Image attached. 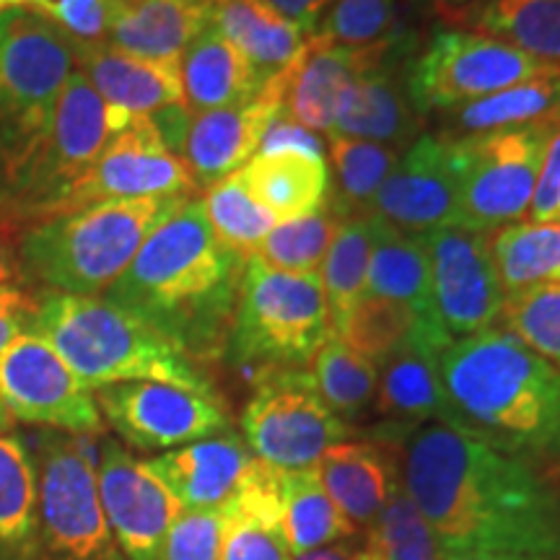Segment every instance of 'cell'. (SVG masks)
Here are the masks:
<instances>
[{
  "label": "cell",
  "instance_id": "obj_1",
  "mask_svg": "<svg viewBox=\"0 0 560 560\" xmlns=\"http://www.w3.org/2000/svg\"><path fill=\"white\" fill-rule=\"evenodd\" d=\"M376 439L400 454V486L444 550L560 552V488L535 465L444 423Z\"/></svg>",
  "mask_w": 560,
  "mask_h": 560
},
{
  "label": "cell",
  "instance_id": "obj_2",
  "mask_svg": "<svg viewBox=\"0 0 560 560\" xmlns=\"http://www.w3.org/2000/svg\"><path fill=\"white\" fill-rule=\"evenodd\" d=\"M247 262L215 240L202 202L190 198L151 231L104 299L202 366L226 353Z\"/></svg>",
  "mask_w": 560,
  "mask_h": 560
},
{
  "label": "cell",
  "instance_id": "obj_3",
  "mask_svg": "<svg viewBox=\"0 0 560 560\" xmlns=\"http://www.w3.org/2000/svg\"><path fill=\"white\" fill-rule=\"evenodd\" d=\"M444 425L527 465L560 459V371L490 327L441 350Z\"/></svg>",
  "mask_w": 560,
  "mask_h": 560
},
{
  "label": "cell",
  "instance_id": "obj_4",
  "mask_svg": "<svg viewBox=\"0 0 560 560\" xmlns=\"http://www.w3.org/2000/svg\"><path fill=\"white\" fill-rule=\"evenodd\" d=\"M26 332L45 340L91 392L120 382L215 392L200 363L104 296L39 291Z\"/></svg>",
  "mask_w": 560,
  "mask_h": 560
},
{
  "label": "cell",
  "instance_id": "obj_5",
  "mask_svg": "<svg viewBox=\"0 0 560 560\" xmlns=\"http://www.w3.org/2000/svg\"><path fill=\"white\" fill-rule=\"evenodd\" d=\"M190 198L120 200L32 223L19 234L26 285L70 296H102L172 213Z\"/></svg>",
  "mask_w": 560,
  "mask_h": 560
},
{
  "label": "cell",
  "instance_id": "obj_6",
  "mask_svg": "<svg viewBox=\"0 0 560 560\" xmlns=\"http://www.w3.org/2000/svg\"><path fill=\"white\" fill-rule=\"evenodd\" d=\"M75 70L73 37L32 9L0 13V223Z\"/></svg>",
  "mask_w": 560,
  "mask_h": 560
},
{
  "label": "cell",
  "instance_id": "obj_7",
  "mask_svg": "<svg viewBox=\"0 0 560 560\" xmlns=\"http://www.w3.org/2000/svg\"><path fill=\"white\" fill-rule=\"evenodd\" d=\"M330 335L319 272L270 270L252 257L223 353L231 366L306 369Z\"/></svg>",
  "mask_w": 560,
  "mask_h": 560
},
{
  "label": "cell",
  "instance_id": "obj_8",
  "mask_svg": "<svg viewBox=\"0 0 560 560\" xmlns=\"http://www.w3.org/2000/svg\"><path fill=\"white\" fill-rule=\"evenodd\" d=\"M558 122L560 112L522 128L454 138L459 172L457 226L493 234L527 219Z\"/></svg>",
  "mask_w": 560,
  "mask_h": 560
},
{
  "label": "cell",
  "instance_id": "obj_9",
  "mask_svg": "<svg viewBox=\"0 0 560 560\" xmlns=\"http://www.w3.org/2000/svg\"><path fill=\"white\" fill-rule=\"evenodd\" d=\"M32 454L47 560H125L104 516L86 436L45 431Z\"/></svg>",
  "mask_w": 560,
  "mask_h": 560
},
{
  "label": "cell",
  "instance_id": "obj_10",
  "mask_svg": "<svg viewBox=\"0 0 560 560\" xmlns=\"http://www.w3.org/2000/svg\"><path fill=\"white\" fill-rule=\"evenodd\" d=\"M560 66L542 62L503 42L457 26L436 30L418 47L408 66V91L420 115L465 107L516 83L558 73Z\"/></svg>",
  "mask_w": 560,
  "mask_h": 560
},
{
  "label": "cell",
  "instance_id": "obj_11",
  "mask_svg": "<svg viewBox=\"0 0 560 560\" xmlns=\"http://www.w3.org/2000/svg\"><path fill=\"white\" fill-rule=\"evenodd\" d=\"M242 433L252 457L280 472H301L314 470L350 429L319 397L312 371L272 369L257 374Z\"/></svg>",
  "mask_w": 560,
  "mask_h": 560
},
{
  "label": "cell",
  "instance_id": "obj_12",
  "mask_svg": "<svg viewBox=\"0 0 560 560\" xmlns=\"http://www.w3.org/2000/svg\"><path fill=\"white\" fill-rule=\"evenodd\" d=\"M112 132L107 107L79 68L60 91L52 128L30 164L13 198L9 226H32L52 219L62 200L100 159Z\"/></svg>",
  "mask_w": 560,
  "mask_h": 560
},
{
  "label": "cell",
  "instance_id": "obj_13",
  "mask_svg": "<svg viewBox=\"0 0 560 560\" xmlns=\"http://www.w3.org/2000/svg\"><path fill=\"white\" fill-rule=\"evenodd\" d=\"M109 429L138 452H170L231 431L219 392L164 382H120L94 389Z\"/></svg>",
  "mask_w": 560,
  "mask_h": 560
},
{
  "label": "cell",
  "instance_id": "obj_14",
  "mask_svg": "<svg viewBox=\"0 0 560 560\" xmlns=\"http://www.w3.org/2000/svg\"><path fill=\"white\" fill-rule=\"evenodd\" d=\"M429 255L431 312L444 338L454 342L499 325L503 285L490 257V234L457 223L420 234Z\"/></svg>",
  "mask_w": 560,
  "mask_h": 560
},
{
  "label": "cell",
  "instance_id": "obj_15",
  "mask_svg": "<svg viewBox=\"0 0 560 560\" xmlns=\"http://www.w3.org/2000/svg\"><path fill=\"white\" fill-rule=\"evenodd\" d=\"M0 405L13 420L45 431L73 436L104 433L94 392L32 332L19 335L0 355Z\"/></svg>",
  "mask_w": 560,
  "mask_h": 560
},
{
  "label": "cell",
  "instance_id": "obj_16",
  "mask_svg": "<svg viewBox=\"0 0 560 560\" xmlns=\"http://www.w3.org/2000/svg\"><path fill=\"white\" fill-rule=\"evenodd\" d=\"M195 182L185 161L166 149L151 117H138L112 136L94 166L60 202L52 219L120 200L192 198Z\"/></svg>",
  "mask_w": 560,
  "mask_h": 560
},
{
  "label": "cell",
  "instance_id": "obj_17",
  "mask_svg": "<svg viewBox=\"0 0 560 560\" xmlns=\"http://www.w3.org/2000/svg\"><path fill=\"white\" fill-rule=\"evenodd\" d=\"M96 482L109 532L125 560H164L166 540L182 506L153 478L145 462L132 457L120 441L104 439Z\"/></svg>",
  "mask_w": 560,
  "mask_h": 560
},
{
  "label": "cell",
  "instance_id": "obj_18",
  "mask_svg": "<svg viewBox=\"0 0 560 560\" xmlns=\"http://www.w3.org/2000/svg\"><path fill=\"white\" fill-rule=\"evenodd\" d=\"M459 172L452 136H420L371 202V215L405 234L457 223Z\"/></svg>",
  "mask_w": 560,
  "mask_h": 560
},
{
  "label": "cell",
  "instance_id": "obj_19",
  "mask_svg": "<svg viewBox=\"0 0 560 560\" xmlns=\"http://www.w3.org/2000/svg\"><path fill=\"white\" fill-rule=\"evenodd\" d=\"M289 81L291 66L265 81L249 102L190 115L179 159L190 172L195 190H210L255 159L265 128L285 107Z\"/></svg>",
  "mask_w": 560,
  "mask_h": 560
},
{
  "label": "cell",
  "instance_id": "obj_20",
  "mask_svg": "<svg viewBox=\"0 0 560 560\" xmlns=\"http://www.w3.org/2000/svg\"><path fill=\"white\" fill-rule=\"evenodd\" d=\"M418 45L408 34L397 39L392 52L376 68L350 83L332 132L389 149H410L420 138L423 115L416 109L408 91V66Z\"/></svg>",
  "mask_w": 560,
  "mask_h": 560
},
{
  "label": "cell",
  "instance_id": "obj_21",
  "mask_svg": "<svg viewBox=\"0 0 560 560\" xmlns=\"http://www.w3.org/2000/svg\"><path fill=\"white\" fill-rule=\"evenodd\" d=\"M73 50L75 68L102 96L115 136L138 117H153L174 104H185L179 62L138 58L109 42L73 39Z\"/></svg>",
  "mask_w": 560,
  "mask_h": 560
},
{
  "label": "cell",
  "instance_id": "obj_22",
  "mask_svg": "<svg viewBox=\"0 0 560 560\" xmlns=\"http://www.w3.org/2000/svg\"><path fill=\"white\" fill-rule=\"evenodd\" d=\"M400 37L395 34L369 47H335L310 34L291 62L285 112L314 132H332L350 83L384 62Z\"/></svg>",
  "mask_w": 560,
  "mask_h": 560
},
{
  "label": "cell",
  "instance_id": "obj_23",
  "mask_svg": "<svg viewBox=\"0 0 560 560\" xmlns=\"http://www.w3.org/2000/svg\"><path fill=\"white\" fill-rule=\"evenodd\" d=\"M244 439L221 433L145 459V467L174 495L182 511L223 506L252 467Z\"/></svg>",
  "mask_w": 560,
  "mask_h": 560
},
{
  "label": "cell",
  "instance_id": "obj_24",
  "mask_svg": "<svg viewBox=\"0 0 560 560\" xmlns=\"http://www.w3.org/2000/svg\"><path fill=\"white\" fill-rule=\"evenodd\" d=\"M446 342L431 330H418L380 363L374 408L397 431L423 423H444V392H441L439 359Z\"/></svg>",
  "mask_w": 560,
  "mask_h": 560
},
{
  "label": "cell",
  "instance_id": "obj_25",
  "mask_svg": "<svg viewBox=\"0 0 560 560\" xmlns=\"http://www.w3.org/2000/svg\"><path fill=\"white\" fill-rule=\"evenodd\" d=\"M221 560H291L283 532V472L255 459L223 503Z\"/></svg>",
  "mask_w": 560,
  "mask_h": 560
},
{
  "label": "cell",
  "instance_id": "obj_26",
  "mask_svg": "<svg viewBox=\"0 0 560 560\" xmlns=\"http://www.w3.org/2000/svg\"><path fill=\"white\" fill-rule=\"evenodd\" d=\"M314 472L335 506L353 527H371L400 482L395 454L374 441H340L325 452Z\"/></svg>",
  "mask_w": 560,
  "mask_h": 560
},
{
  "label": "cell",
  "instance_id": "obj_27",
  "mask_svg": "<svg viewBox=\"0 0 560 560\" xmlns=\"http://www.w3.org/2000/svg\"><path fill=\"white\" fill-rule=\"evenodd\" d=\"M208 21L247 58L260 83L289 68L310 37L265 0H210Z\"/></svg>",
  "mask_w": 560,
  "mask_h": 560
},
{
  "label": "cell",
  "instance_id": "obj_28",
  "mask_svg": "<svg viewBox=\"0 0 560 560\" xmlns=\"http://www.w3.org/2000/svg\"><path fill=\"white\" fill-rule=\"evenodd\" d=\"M208 26V5L195 0H140L115 11L107 42L145 60L179 62Z\"/></svg>",
  "mask_w": 560,
  "mask_h": 560
},
{
  "label": "cell",
  "instance_id": "obj_29",
  "mask_svg": "<svg viewBox=\"0 0 560 560\" xmlns=\"http://www.w3.org/2000/svg\"><path fill=\"white\" fill-rule=\"evenodd\" d=\"M179 70L185 107L190 115L236 107L262 89L247 58L223 39L210 21L182 55Z\"/></svg>",
  "mask_w": 560,
  "mask_h": 560
},
{
  "label": "cell",
  "instance_id": "obj_30",
  "mask_svg": "<svg viewBox=\"0 0 560 560\" xmlns=\"http://www.w3.org/2000/svg\"><path fill=\"white\" fill-rule=\"evenodd\" d=\"M242 185L252 200L276 221H293L317 213L330 195L325 159L304 153H268L255 156L240 170Z\"/></svg>",
  "mask_w": 560,
  "mask_h": 560
},
{
  "label": "cell",
  "instance_id": "obj_31",
  "mask_svg": "<svg viewBox=\"0 0 560 560\" xmlns=\"http://www.w3.org/2000/svg\"><path fill=\"white\" fill-rule=\"evenodd\" d=\"M444 19L560 66V0H475Z\"/></svg>",
  "mask_w": 560,
  "mask_h": 560
},
{
  "label": "cell",
  "instance_id": "obj_32",
  "mask_svg": "<svg viewBox=\"0 0 560 560\" xmlns=\"http://www.w3.org/2000/svg\"><path fill=\"white\" fill-rule=\"evenodd\" d=\"M371 257L366 293L408 306L425 325L439 330L431 312L429 255L416 234H405L369 213ZM441 332V330H439ZM444 335V332H441Z\"/></svg>",
  "mask_w": 560,
  "mask_h": 560
},
{
  "label": "cell",
  "instance_id": "obj_33",
  "mask_svg": "<svg viewBox=\"0 0 560 560\" xmlns=\"http://www.w3.org/2000/svg\"><path fill=\"white\" fill-rule=\"evenodd\" d=\"M0 560H47L39 535L37 465L24 439L0 433Z\"/></svg>",
  "mask_w": 560,
  "mask_h": 560
},
{
  "label": "cell",
  "instance_id": "obj_34",
  "mask_svg": "<svg viewBox=\"0 0 560 560\" xmlns=\"http://www.w3.org/2000/svg\"><path fill=\"white\" fill-rule=\"evenodd\" d=\"M560 112V70L490 94L486 100L446 112L444 136H480V132L522 128Z\"/></svg>",
  "mask_w": 560,
  "mask_h": 560
},
{
  "label": "cell",
  "instance_id": "obj_35",
  "mask_svg": "<svg viewBox=\"0 0 560 560\" xmlns=\"http://www.w3.org/2000/svg\"><path fill=\"white\" fill-rule=\"evenodd\" d=\"M490 257L503 293L560 280V223L520 221L490 234Z\"/></svg>",
  "mask_w": 560,
  "mask_h": 560
},
{
  "label": "cell",
  "instance_id": "obj_36",
  "mask_svg": "<svg viewBox=\"0 0 560 560\" xmlns=\"http://www.w3.org/2000/svg\"><path fill=\"white\" fill-rule=\"evenodd\" d=\"M283 532L291 556L327 548L355 535L342 511L325 493L314 470L283 472Z\"/></svg>",
  "mask_w": 560,
  "mask_h": 560
},
{
  "label": "cell",
  "instance_id": "obj_37",
  "mask_svg": "<svg viewBox=\"0 0 560 560\" xmlns=\"http://www.w3.org/2000/svg\"><path fill=\"white\" fill-rule=\"evenodd\" d=\"M327 153L335 166V185L327 202L342 219L369 215L376 192L400 161V151L369 140L327 136Z\"/></svg>",
  "mask_w": 560,
  "mask_h": 560
},
{
  "label": "cell",
  "instance_id": "obj_38",
  "mask_svg": "<svg viewBox=\"0 0 560 560\" xmlns=\"http://www.w3.org/2000/svg\"><path fill=\"white\" fill-rule=\"evenodd\" d=\"M312 376L319 397L342 423L366 416L376 400L380 371L335 335L325 340L312 359Z\"/></svg>",
  "mask_w": 560,
  "mask_h": 560
},
{
  "label": "cell",
  "instance_id": "obj_39",
  "mask_svg": "<svg viewBox=\"0 0 560 560\" xmlns=\"http://www.w3.org/2000/svg\"><path fill=\"white\" fill-rule=\"evenodd\" d=\"M371 257L369 215H350L340 223L338 234L322 262V289H325L330 332L335 335L346 322L353 304L366 293Z\"/></svg>",
  "mask_w": 560,
  "mask_h": 560
},
{
  "label": "cell",
  "instance_id": "obj_40",
  "mask_svg": "<svg viewBox=\"0 0 560 560\" xmlns=\"http://www.w3.org/2000/svg\"><path fill=\"white\" fill-rule=\"evenodd\" d=\"M418 330H431L441 335L439 330H433L431 325H425V322L420 319L416 312L408 310V306L363 293V296L353 304V310L348 312V317L340 325V330L335 332V338H340L348 348H353L355 353L363 355V359H369L374 366H380L382 361H387L389 355L395 353L397 348H402ZM441 338H444V335H441Z\"/></svg>",
  "mask_w": 560,
  "mask_h": 560
},
{
  "label": "cell",
  "instance_id": "obj_41",
  "mask_svg": "<svg viewBox=\"0 0 560 560\" xmlns=\"http://www.w3.org/2000/svg\"><path fill=\"white\" fill-rule=\"evenodd\" d=\"M342 221L346 219L338 210L330 202H325L317 213L276 223L265 234V240L257 244L252 257L268 265L270 270L317 272Z\"/></svg>",
  "mask_w": 560,
  "mask_h": 560
},
{
  "label": "cell",
  "instance_id": "obj_42",
  "mask_svg": "<svg viewBox=\"0 0 560 560\" xmlns=\"http://www.w3.org/2000/svg\"><path fill=\"white\" fill-rule=\"evenodd\" d=\"M200 202L215 240L226 249L244 257V260H252L257 244L276 226L272 223L276 219H272L268 210L257 206L247 190H244L240 172H234L231 177L221 179L219 185L206 190V198Z\"/></svg>",
  "mask_w": 560,
  "mask_h": 560
},
{
  "label": "cell",
  "instance_id": "obj_43",
  "mask_svg": "<svg viewBox=\"0 0 560 560\" xmlns=\"http://www.w3.org/2000/svg\"><path fill=\"white\" fill-rule=\"evenodd\" d=\"M376 560H444L446 550L436 529L420 514L405 488L397 482L387 506L366 529Z\"/></svg>",
  "mask_w": 560,
  "mask_h": 560
},
{
  "label": "cell",
  "instance_id": "obj_44",
  "mask_svg": "<svg viewBox=\"0 0 560 560\" xmlns=\"http://www.w3.org/2000/svg\"><path fill=\"white\" fill-rule=\"evenodd\" d=\"M499 322L503 330L560 371V280L509 293Z\"/></svg>",
  "mask_w": 560,
  "mask_h": 560
},
{
  "label": "cell",
  "instance_id": "obj_45",
  "mask_svg": "<svg viewBox=\"0 0 560 560\" xmlns=\"http://www.w3.org/2000/svg\"><path fill=\"white\" fill-rule=\"evenodd\" d=\"M395 34H400L395 0H335L312 37L335 47H369Z\"/></svg>",
  "mask_w": 560,
  "mask_h": 560
},
{
  "label": "cell",
  "instance_id": "obj_46",
  "mask_svg": "<svg viewBox=\"0 0 560 560\" xmlns=\"http://www.w3.org/2000/svg\"><path fill=\"white\" fill-rule=\"evenodd\" d=\"M226 509L182 511L166 540L164 560H221Z\"/></svg>",
  "mask_w": 560,
  "mask_h": 560
},
{
  "label": "cell",
  "instance_id": "obj_47",
  "mask_svg": "<svg viewBox=\"0 0 560 560\" xmlns=\"http://www.w3.org/2000/svg\"><path fill=\"white\" fill-rule=\"evenodd\" d=\"M327 143L319 138V132H314L304 125L293 120L285 112V107L276 112V117L268 122V128L262 132L260 149L255 156H268V153H304L312 159H325Z\"/></svg>",
  "mask_w": 560,
  "mask_h": 560
},
{
  "label": "cell",
  "instance_id": "obj_48",
  "mask_svg": "<svg viewBox=\"0 0 560 560\" xmlns=\"http://www.w3.org/2000/svg\"><path fill=\"white\" fill-rule=\"evenodd\" d=\"M24 289L26 285H0V355L30 325L37 293Z\"/></svg>",
  "mask_w": 560,
  "mask_h": 560
},
{
  "label": "cell",
  "instance_id": "obj_49",
  "mask_svg": "<svg viewBox=\"0 0 560 560\" xmlns=\"http://www.w3.org/2000/svg\"><path fill=\"white\" fill-rule=\"evenodd\" d=\"M560 185V122L556 132H552L548 151H545V161H542V172L540 179H537V190L535 198H532L529 206V221L542 223L548 219V210L552 206V198H556V190Z\"/></svg>",
  "mask_w": 560,
  "mask_h": 560
},
{
  "label": "cell",
  "instance_id": "obj_50",
  "mask_svg": "<svg viewBox=\"0 0 560 560\" xmlns=\"http://www.w3.org/2000/svg\"><path fill=\"white\" fill-rule=\"evenodd\" d=\"M265 3L272 5L280 16H285L296 26H301L306 34H312L317 30L322 11H325L332 0H265Z\"/></svg>",
  "mask_w": 560,
  "mask_h": 560
},
{
  "label": "cell",
  "instance_id": "obj_51",
  "mask_svg": "<svg viewBox=\"0 0 560 560\" xmlns=\"http://www.w3.org/2000/svg\"><path fill=\"white\" fill-rule=\"evenodd\" d=\"M19 234L16 226L0 223V285H26L19 265Z\"/></svg>",
  "mask_w": 560,
  "mask_h": 560
},
{
  "label": "cell",
  "instance_id": "obj_52",
  "mask_svg": "<svg viewBox=\"0 0 560 560\" xmlns=\"http://www.w3.org/2000/svg\"><path fill=\"white\" fill-rule=\"evenodd\" d=\"M291 560H376V552L371 548V542L363 537L361 542H350L342 540V542H335V545H327V548H317V550H310L304 552V556H296Z\"/></svg>",
  "mask_w": 560,
  "mask_h": 560
},
{
  "label": "cell",
  "instance_id": "obj_53",
  "mask_svg": "<svg viewBox=\"0 0 560 560\" xmlns=\"http://www.w3.org/2000/svg\"><path fill=\"white\" fill-rule=\"evenodd\" d=\"M444 560H560V552H488V550H446Z\"/></svg>",
  "mask_w": 560,
  "mask_h": 560
},
{
  "label": "cell",
  "instance_id": "obj_54",
  "mask_svg": "<svg viewBox=\"0 0 560 560\" xmlns=\"http://www.w3.org/2000/svg\"><path fill=\"white\" fill-rule=\"evenodd\" d=\"M423 3H425V5H431L433 11H439L441 16H446V13L465 9V5L475 3V0H423Z\"/></svg>",
  "mask_w": 560,
  "mask_h": 560
},
{
  "label": "cell",
  "instance_id": "obj_55",
  "mask_svg": "<svg viewBox=\"0 0 560 560\" xmlns=\"http://www.w3.org/2000/svg\"><path fill=\"white\" fill-rule=\"evenodd\" d=\"M542 223H560V185L556 190V198H552V206L548 210V219H545Z\"/></svg>",
  "mask_w": 560,
  "mask_h": 560
},
{
  "label": "cell",
  "instance_id": "obj_56",
  "mask_svg": "<svg viewBox=\"0 0 560 560\" xmlns=\"http://www.w3.org/2000/svg\"><path fill=\"white\" fill-rule=\"evenodd\" d=\"M11 425H13V418L9 416V412H5L3 405H0V433L11 431Z\"/></svg>",
  "mask_w": 560,
  "mask_h": 560
},
{
  "label": "cell",
  "instance_id": "obj_57",
  "mask_svg": "<svg viewBox=\"0 0 560 560\" xmlns=\"http://www.w3.org/2000/svg\"><path fill=\"white\" fill-rule=\"evenodd\" d=\"M195 3H202V5H210V0H195Z\"/></svg>",
  "mask_w": 560,
  "mask_h": 560
}]
</instances>
